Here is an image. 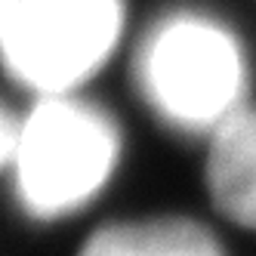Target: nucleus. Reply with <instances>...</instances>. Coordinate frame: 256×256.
Here are the masks:
<instances>
[{
    "instance_id": "1",
    "label": "nucleus",
    "mask_w": 256,
    "mask_h": 256,
    "mask_svg": "<svg viewBox=\"0 0 256 256\" xmlns=\"http://www.w3.org/2000/svg\"><path fill=\"white\" fill-rule=\"evenodd\" d=\"M136 86L148 108L186 133H213L244 108L247 65L234 34L200 12L158 19L136 50Z\"/></svg>"
},
{
    "instance_id": "2",
    "label": "nucleus",
    "mask_w": 256,
    "mask_h": 256,
    "mask_svg": "<svg viewBox=\"0 0 256 256\" xmlns=\"http://www.w3.org/2000/svg\"><path fill=\"white\" fill-rule=\"evenodd\" d=\"M120 154L118 124L99 105L40 96L22 118L19 145L6 167L25 213L59 219L84 210L112 176Z\"/></svg>"
},
{
    "instance_id": "3",
    "label": "nucleus",
    "mask_w": 256,
    "mask_h": 256,
    "mask_svg": "<svg viewBox=\"0 0 256 256\" xmlns=\"http://www.w3.org/2000/svg\"><path fill=\"white\" fill-rule=\"evenodd\" d=\"M124 0H0L6 74L40 96H65L114 52Z\"/></svg>"
},
{
    "instance_id": "4",
    "label": "nucleus",
    "mask_w": 256,
    "mask_h": 256,
    "mask_svg": "<svg viewBox=\"0 0 256 256\" xmlns=\"http://www.w3.org/2000/svg\"><path fill=\"white\" fill-rule=\"evenodd\" d=\"M207 188L222 216L256 228V108H238L210 133Z\"/></svg>"
},
{
    "instance_id": "5",
    "label": "nucleus",
    "mask_w": 256,
    "mask_h": 256,
    "mask_svg": "<svg viewBox=\"0 0 256 256\" xmlns=\"http://www.w3.org/2000/svg\"><path fill=\"white\" fill-rule=\"evenodd\" d=\"M78 256H222V247L204 226L164 216L102 226Z\"/></svg>"
}]
</instances>
